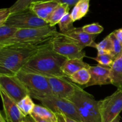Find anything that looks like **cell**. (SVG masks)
<instances>
[{
  "label": "cell",
  "instance_id": "6da1fadb",
  "mask_svg": "<svg viewBox=\"0 0 122 122\" xmlns=\"http://www.w3.org/2000/svg\"><path fill=\"white\" fill-rule=\"evenodd\" d=\"M52 40L37 44H15L0 47V74L14 75Z\"/></svg>",
  "mask_w": 122,
  "mask_h": 122
},
{
  "label": "cell",
  "instance_id": "7a4b0ae2",
  "mask_svg": "<svg viewBox=\"0 0 122 122\" xmlns=\"http://www.w3.org/2000/svg\"><path fill=\"white\" fill-rule=\"evenodd\" d=\"M67 58L57 54L52 48V42L32 57L22 68L47 77H66L62 67Z\"/></svg>",
  "mask_w": 122,
  "mask_h": 122
},
{
  "label": "cell",
  "instance_id": "3957f363",
  "mask_svg": "<svg viewBox=\"0 0 122 122\" xmlns=\"http://www.w3.org/2000/svg\"><path fill=\"white\" fill-rule=\"evenodd\" d=\"M60 32L56 26H48L38 28L19 29L10 39L0 43V47L15 44H37L52 40Z\"/></svg>",
  "mask_w": 122,
  "mask_h": 122
},
{
  "label": "cell",
  "instance_id": "277c9868",
  "mask_svg": "<svg viewBox=\"0 0 122 122\" xmlns=\"http://www.w3.org/2000/svg\"><path fill=\"white\" fill-rule=\"evenodd\" d=\"M69 100L74 104L83 122H101L99 101L80 86H76V91Z\"/></svg>",
  "mask_w": 122,
  "mask_h": 122
},
{
  "label": "cell",
  "instance_id": "5b68a950",
  "mask_svg": "<svg viewBox=\"0 0 122 122\" xmlns=\"http://www.w3.org/2000/svg\"><path fill=\"white\" fill-rule=\"evenodd\" d=\"M25 85L29 95L36 100L53 95L48 77L40 74L21 69L16 75Z\"/></svg>",
  "mask_w": 122,
  "mask_h": 122
},
{
  "label": "cell",
  "instance_id": "8992f818",
  "mask_svg": "<svg viewBox=\"0 0 122 122\" xmlns=\"http://www.w3.org/2000/svg\"><path fill=\"white\" fill-rule=\"evenodd\" d=\"M43 106L50 108L56 114H63L78 122H83L77 112L76 107L71 101L60 98L54 95L36 99Z\"/></svg>",
  "mask_w": 122,
  "mask_h": 122
},
{
  "label": "cell",
  "instance_id": "52a82bcc",
  "mask_svg": "<svg viewBox=\"0 0 122 122\" xmlns=\"http://www.w3.org/2000/svg\"><path fill=\"white\" fill-rule=\"evenodd\" d=\"M4 25L19 29L38 28L50 26L48 23L36 15L30 8L11 14Z\"/></svg>",
  "mask_w": 122,
  "mask_h": 122
},
{
  "label": "cell",
  "instance_id": "ba28073f",
  "mask_svg": "<svg viewBox=\"0 0 122 122\" xmlns=\"http://www.w3.org/2000/svg\"><path fill=\"white\" fill-rule=\"evenodd\" d=\"M101 122H111L120 115L122 111V90L115 92L99 101Z\"/></svg>",
  "mask_w": 122,
  "mask_h": 122
},
{
  "label": "cell",
  "instance_id": "9c48e42d",
  "mask_svg": "<svg viewBox=\"0 0 122 122\" xmlns=\"http://www.w3.org/2000/svg\"><path fill=\"white\" fill-rule=\"evenodd\" d=\"M0 88L17 103L29 95L26 87L16 75L0 74Z\"/></svg>",
  "mask_w": 122,
  "mask_h": 122
},
{
  "label": "cell",
  "instance_id": "30bf717a",
  "mask_svg": "<svg viewBox=\"0 0 122 122\" xmlns=\"http://www.w3.org/2000/svg\"><path fill=\"white\" fill-rule=\"evenodd\" d=\"M52 48L57 54L67 59H83L86 57L82 48L65 40L60 35L52 41Z\"/></svg>",
  "mask_w": 122,
  "mask_h": 122
},
{
  "label": "cell",
  "instance_id": "8fae6325",
  "mask_svg": "<svg viewBox=\"0 0 122 122\" xmlns=\"http://www.w3.org/2000/svg\"><path fill=\"white\" fill-rule=\"evenodd\" d=\"M54 96L70 100L76 91L77 85L66 77H48Z\"/></svg>",
  "mask_w": 122,
  "mask_h": 122
},
{
  "label": "cell",
  "instance_id": "7c38bea8",
  "mask_svg": "<svg viewBox=\"0 0 122 122\" xmlns=\"http://www.w3.org/2000/svg\"><path fill=\"white\" fill-rule=\"evenodd\" d=\"M60 36L65 40L76 44L82 48L92 47L96 48L97 44L95 39L97 35H92L83 32L82 27H73L65 33H60Z\"/></svg>",
  "mask_w": 122,
  "mask_h": 122
},
{
  "label": "cell",
  "instance_id": "4fadbf2b",
  "mask_svg": "<svg viewBox=\"0 0 122 122\" xmlns=\"http://www.w3.org/2000/svg\"><path fill=\"white\" fill-rule=\"evenodd\" d=\"M0 95L3 105L5 117L8 122H25V116L18 106L17 103L11 98L0 88Z\"/></svg>",
  "mask_w": 122,
  "mask_h": 122
},
{
  "label": "cell",
  "instance_id": "5bb4252c",
  "mask_svg": "<svg viewBox=\"0 0 122 122\" xmlns=\"http://www.w3.org/2000/svg\"><path fill=\"white\" fill-rule=\"evenodd\" d=\"M91 75L89 83L83 88L94 85H105L112 84L111 67L101 66L100 64L90 66L88 69Z\"/></svg>",
  "mask_w": 122,
  "mask_h": 122
},
{
  "label": "cell",
  "instance_id": "9a60e30c",
  "mask_svg": "<svg viewBox=\"0 0 122 122\" xmlns=\"http://www.w3.org/2000/svg\"><path fill=\"white\" fill-rule=\"evenodd\" d=\"M59 3L54 1H39L32 3L29 8L39 17L48 22L49 17Z\"/></svg>",
  "mask_w": 122,
  "mask_h": 122
},
{
  "label": "cell",
  "instance_id": "2e32d148",
  "mask_svg": "<svg viewBox=\"0 0 122 122\" xmlns=\"http://www.w3.org/2000/svg\"><path fill=\"white\" fill-rule=\"evenodd\" d=\"M91 66L83 59H67L62 67V71L67 78L82 69H89Z\"/></svg>",
  "mask_w": 122,
  "mask_h": 122
},
{
  "label": "cell",
  "instance_id": "e0dca14e",
  "mask_svg": "<svg viewBox=\"0 0 122 122\" xmlns=\"http://www.w3.org/2000/svg\"><path fill=\"white\" fill-rule=\"evenodd\" d=\"M112 85L122 90V56L116 59L111 67Z\"/></svg>",
  "mask_w": 122,
  "mask_h": 122
},
{
  "label": "cell",
  "instance_id": "ac0fdd59",
  "mask_svg": "<svg viewBox=\"0 0 122 122\" xmlns=\"http://www.w3.org/2000/svg\"><path fill=\"white\" fill-rule=\"evenodd\" d=\"M89 3L90 0H80L74 6L70 13V16L74 22L81 20L86 15L89 9Z\"/></svg>",
  "mask_w": 122,
  "mask_h": 122
},
{
  "label": "cell",
  "instance_id": "d6986e66",
  "mask_svg": "<svg viewBox=\"0 0 122 122\" xmlns=\"http://www.w3.org/2000/svg\"><path fill=\"white\" fill-rule=\"evenodd\" d=\"M70 7L65 4H60L53 11L52 14L49 17L48 23L50 26H55L56 25H58L61 19L67 14L69 13Z\"/></svg>",
  "mask_w": 122,
  "mask_h": 122
},
{
  "label": "cell",
  "instance_id": "ffe728a7",
  "mask_svg": "<svg viewBox=\"0 0 122 122\" xmlns=\"http://www.w3.org/2000/svg\"><path fill=\"white\" fill-rule=\"evenodd\" d=\"M32 114H35L42 119L51 122H57L58 120L57 114L45 106L35 104Z\"/></svg>",
  "mask_w": 122,
  "mask_h": 122
},
{
  "label": "cell",
  "instance_id": "44dd1931",
  "mask_svg": "<svg viewBox=\"0 0 122 122\" xmlns=\"http://www.w3.org/2000/svg\"><path fill=\"white\" fill-rule=\"evenodd\" d=\"M69 79L75 84L85 86L90 81L91 75L88 69H82L71 75Z\"/></svg>",
  "mask_w": 122,
  "mask_h": 122
},
{
  "label": "cell",
  "instance_id": "7402d4cb",
  "mask_svg": "<svg viewBox=\"0 0 122 122\" xmlns=\"http://www.w3.org/2000/svg\"><path fill=\"white\" fill-rule=\"evenodd\" d=\"M19 108L23 114L27 116L30 115L33 113V110L35 104L32 100V97L29 95H27L17 103Z\"/></svg>",
  "mask_w": 122,
  "mask_h": 122
},
{
  "label": "cell",
  "instance_id": "603a6c76",
  "mask_svg": "<svg viewBox=\"0 0 122 122\" xmlns=\"http://www.w3.org/2000/svg\"><path fill=\"white\" fill-rule=\"evenodd\" d=\"M41 0H17L13 5L10 7L11 14L23 11L28 9L32 3Z\"/></svg>",
  "mask_w": 122,
  "mask_h": 122
},
{
  "label": "cell",
  "instance_id": "cb8c5ba5",
  "mask_svg": "<svg viewBox=\"0 0 122 122\" xmlns=\"http://www.w3.org/2000/svg\"><path fill=\"white\" fill-rule=\"evenodd\" d=\"M19 29L13 26L3 25L0 26V43H2L14 36Z\"/></svg>",
  "mask_w": 122,
  "mask_h": 122
},
{
  "label": "cell",
  "instance_id": "d4e9b609",
  "mask_svg": "<svg viewBox=\"0 0 122 122\" xmlns=\"http://www.w3.org/2000/svg\"><path fill=\"white\" fill-rule=\"evenodd\" d=\"M96 49L98 51V55L104 54H111L113 50V43L109 35L106 36L100 43L97 44Z\"/></svg>",
  "mask_w": 122,
  "mask_h": 122
},
{
  "label": "cell",
  "instance_id": "484cf974",
  "mask_svg": "<svg viewBox=\"0 0 122 122\" xmlns=\"http://www.w3.org/2000/svg\"><path fill=\"white\" fill-rule=\"evenodd\" d=\"M73 23L74 21L70 16V14H69V13H67L58 23L60 30V32L65 33L75 27L73 26Z\"/></svg>",
  "mask_w": 122,
  "mask_h": 122
},
{
  "label": "cell",
  "instance_id": "4316f807",
  "mask_svg": "<svg viewBox=\"0 0 122 122\" xmlns=\"http://www.w3.org/2000/svg\"><path fill=\"white\" fill-rule=\"evenodd\" d=\"M96 61L99 63V64L103 66L111 67L113 66V63L115 61L116 59L111 54H104L98 55L97 57L94 58Z\"/></svg>",
  "mask_w": 122,
  "mask_h": 122
},
{
  "label": "cell",
  "instance_id": "83f0119b",
  "mask_svg": "<svg viewBox=\"0 0 122 122\" xmlns=\"http://www.w3.org/2000/svg\"><path fill=\"white\" fill-rule=\"evenodd\" d=\"M109 36L112 39V43H113V50H112V55L116 60L122 56V46L116 36L114 35L113 32L110 33Z\"/></svg>",
  "mask_w": 122,
  "mask_h": 122
},
{
  "label": "cell",
  "instance_id": "f1b7e54d",
  "mask_svg": "<svg viewBox=\"0 0 122 122\" xmlns=\"http://www.w3.org/2000/svg\"><path fill=\"white\" fill-rule=\"evenodd\" d=\"M83 32L92 35H97L104 30V27L98 23H92L82 27Z\"/></svg>",
  "mask_w": 122,
  "mask_h": 122
},
{
  "label": "cell",
  "instance_id": "f546056e",
  "mask_svg": "<svg viewBox=\"0 0 122 122\" xmlns=\"http://www.w3.org/2000/svg\"><path fill=\"white\" fill-rule=\"evenodd\" d=\"M10 15L11 13L9 8H1L0 10V26L5 23Z\"/></svg>",
  "mask_w": 122,
  "mask_h": 122
},
{
  "label": "cell",
  "instance_id": "4dcf8cb0",
  "mask_svg": "<svg viewBox=\"0 0 122 122\" xmlns=\"http://www.w3.org/2000/svg\"><path fill=\"white\" fill-rule=\"evenodd\" d=\"M41 1H54L60 4H65L68 5L70 8L75 6L80 0H41Z\"/></svg>",
  "mask_w": 122,
  "mask_h": 122
},
{
  "label": "cell",
  "instance_id": "1f68e13d",
  "mask_svg": "<svg viewBox=\"0 0 122 122\" xmlns=\"http://www.w3.org/2000/svg\"><path fill=\"white\" fill-rule=\"evenodd\" d=\"M113 33L122 46V28L116 30L113 32Z\"/></svg>",
  "mask_w": 122,
  "mask_h": 122
},
{
  "label": "cell",
  "instance_id": "d6a6232c",
  "mask_svg": "<svg viewBox=\"0 0 122 122\" xmlns=\"http://www.w3.org/2000/svg\"><path fill=\"white\" fill-rule=\"evenodd\" d=\"M31 115H32V116L34 118V119L36 120V122H51L50 121H48V120H45V119H42V118L37 116L35 115V114H32Z\"/></svg>",
  "mask_w": 122,
  "mask_h": 122
},
{
  "label": "cell",
  "instance_id": "836d02e7",
  "mask_svg": "<svg viewBox=\"0 0 122 122\" xmlns=\"http://www.w3.org/2000/svg\"><path fill=\"white\" fill-rule=\"evenodd\" d=\"M25 122H36L34 118L32 116V115H28L25 117Z\"/></svg>",
  "mask_w": 122,
  "mask_h": 122
},
{
  "label": "cell",
  "instance_id": "e575fe53",
  "mask_svg": "<svg viewBox=\"0 0 122 122\" xmlns=\"http://www.w3.org/2000/svg\"><path fill=\"white\" fill-rule=\"evenodd\" d=\"M57 118H58V120L57 122H66L65 119H64V116L63 114H57Z\"/></svg>",
  "mask_w": 122,
  "mask_h": 122
},
{
  "label": "cell",
  "instance_id": "d590c367",
  "mask_svg": "<svg viewBox=\"0 0 122 122\" xmlns=\"http://www.w3.org/2000/svg\"><path fill=\"white\" fill-rule=\"evenodd\" d=\"M0 122H8L6 119L5 116L2 114V112H1V114H0Z\"/></svg>",
  "mask_w": 122,
  "mask_h": 122
},
{
  "label": "cell",
  "instance_id": "8d00e7d4",
  "mask_svg": "<svg viewBox=\"0 0 122 122\" xmlns=\"http://www.w3.org/2000/svg\"><path fill=\"white\" fill-rule=\"evenodd\" d=\"M64 119H65L66 122H78L76 121L75 120H73V119H70V118L67 117L66 116H64Z\"/></svg>",
  "mask_w": 122,
  "mask_h": 122
},
{
  "label": "cell",
  "instance_id": "74e56055",
  "mask_svg": "<svg viewBox=\"0 0 122 122\" xmlns=\"http://www.w3.org/2000/svg\"><path fill=\"white\" fill-rule=\"evenodd\" d=\"M111 122H121V117L120 116H118L117 117L115 118L113 120H112Z\"/></svg>",
  "mask_w": 122,
  "mask_h": 122
}]
</instances>
